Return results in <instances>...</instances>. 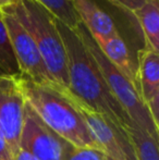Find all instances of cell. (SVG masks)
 Wrapping results in <instances>:
<instances>
[{"instance_id": "4fadbf2b", "label": "cell", "mask_w": 159, "mask_h": 160, "mask_svg": "<svg viewBox=\"0 0 159 160\" xmlns=\"http://www.w3.org/2000/svg\"><path fill=\"white\" fill-rule=\"evenodd\" d=\"M136 160H159V141L134 124L125 128Z\"/></svg>"}, {"instance_id": "5bb4252c", "label": "cell", "mask_w": 159, "mask_h": 160, "mask_svg": "<svg viewBox=\"0 0 159 160\" xmlns=\"http://www.w3.org/2000/svg\"><path fill=\"white\" fill-rule=\"evenodd\" d=\"M34 1L44 7L55 17V19L59 20L64 25L72 30H75L81 23L71 0H34Z\"/></svg>"}, {"instance_id": "ba28073f", "label": "cell", "mask_w": 159, "mask_h": 160, "mask_svg": "<svg viewBox=\"0 0 159 160\" xmlns=\"http://www.w3.org/2000/svg\"><path fill=\"white\" fill-rule=\"evenodd\" d=\"M80 107L94 141L107 157L115 160H136L124 128L115 124L108 117L88 109L81 102Z\"/></svg>"}, {"instance_id": "3957f363", "label": "cell", "mask_w": 159, "mask_h": 160, "mask_svg": "<svg viewBox=\"0 0 159 160\" xmlns=\"http://www.w3.org/2000/svg\"><path fill=\"white\" fill-rule=\"evenodd\" d=\"M1 11L19 20L34 39L53 82L69 89L66 47L55 17L34 0H19L17 4Z\"/></svg>"}, {"instance_id": "8fae6325", "label": "cell", "mask_w": 159, "mask_h": 160, "mask_svg": "<svg viewBox=\"0 0 159 160\" xmlns=\"http://www.w3.org/2000/svg\"><path fill=\"white\" fill-rule=\"evenodd\" d=\"M138 94L146 107L159 96V51L143 47L137 50Z\"/></svg>"}, {"instance_id": "52a82bcc", "label": "cell", "mask_w": 159, "mask_h": 160, "mask_svg": "<svg viewBox=\"0 0 159 160\" xmlns=\"http://www.w3.org/2000/svg\"><path fill=\"white\" fill-rule=\"evenodd\" d=\"M24 108L25 98L19 74H0V133L14 158L20 152Z\"/></svg>"}, {"instance_id": "30bf717a", "label": "cell", "mask_w": 159, "mask_h": 160, "mask_svg": "<svg viewBox=\"0 0 159 160\" xmlns=\"http://www.w3.org/2000/svg\"><path fill=\"white\" fill-rule=\"evenodd\" d=\"M97 45L107 59L124 74L125 78L134 85L136 91L138 92L137 53H134L129 42L121 35V33L106 40L97 42Z\"/></svg>"}, {"instance_id": "8992f818", "label": "cell", "mask_w": 159, "mask_h": 160, "mask_svg": "<svg viewBox=\"0 0 159 160\" xmlns=\"http://www.w3.org/2000/svg\"><path fill=\"white\" fill-rule=\"evenodd\" d=\"M0 15L10 36L20 75L38 84L55 83L47 71L38 48L31 34L11 13L0 11Z\"/></svg>"}, {"instance_id": "6da1fadb", "label": "cell", "mask_w": 159, "mask_h": 160, "mask_svg": "<svg viewBox=\"0 0 159 160\" xmlns=\"http://www.w3.org/2000/svg\"><path fill=\"white\" fill-rule=\"evenodd\" d=\"M67 52L69 91L82 105L108 117L115 124L127 128L131 120L112 95L99 67L77 30L56 19Z\"/></svg>"}, {"instance_id": "277c9868", "label": "cell", "mask_w": 159, "mask_h": 160, "mask_svg": "<svg viewBox=\"0 0 159 160\" xmlns=\"http://www.w3.org/2000/svg\"><path fill=\"white\" fill-rule=\"evenodd\" d=\"M75 30L79 33L85 46L93 55L111 93L120 103L125 113L127 114L132 124L146 131L154 138L159 141V128L154 123L148 109L143 103L140 94L136 91L134 85L125 78L122 72H120L107 59L106 56L98 47L97 42L82 23H80Z\"/></svg>"}, {"instance_id": "5b68a950", "label": "cell", "mask_w": 159, "mask_h": 160, "mask_svg": "<svg viewBox=\"0 0 159 160\" xmlns=\"http://www.w3.org/2000/svg\"><path fill=\"white\" fill-rule=\"evenodd\" d=\"M74 146L48 128L25 101L20 150L37 160H67Z\"/></svg>"}, {"instance_id": "ac0fdd59", "label": "cell", "mask_w": 159, "mask_h": 160, "mask_svg": "<svg viewBox=\"0 0 159 160\" xmlns=\"http://www.w3.org/2000/svg\"><path fill=\"white\" fill-rule=\"evenodd\" d=\"M0 160H14V157L9 149L1 133H0Z\"/></svg>"}, {"instance_id": "d6986e66", "label": "cell", "mask_w": 159, "mask_h": 160, "mask_svg": "<svg viewBox=\"0 0 159 160\" xmlns=\"http://www.w3.org/2000/svg\"><path fill=\"white\" fill-rule=\"evenodd\" d=\"M14 160H37V159H35L32 155L28 154L25 150H20V152L14 158Z\"/></svg>"}, {"instance_id": "e0dca14e", "label": "cell", "mask_w": 159, "mask_h": 160, "mask_svg": "<svg viewBox=\"0 0 159 160\" xmlns=\"http://www.w3.org/2000/svg\"><path fill=\"white\" fill-rule=\"evenodd\" d=\"M115 6L119 7L122 10H125L130 13H133L135 10L140 9L146 0H108Z\"/></svg>"}, {"instance_id": "ffe728a7", "label": "cell", "mask_w": 159, "mask_h": 160, "mask_svg": "<svg viewBox=\"0 0 159 160\" xmlns=\"http://www.w3.org/2000/svg\"><path fill=\"white\" fill-rule=\"evenodd\" d=\"M17 2H19V0H0V11L6 10V9L17 4Z\"/></svg>"}, {"instance_id": "44dd1931", "label": "cell", "mask_w": 159, "mask_h": 160, "mask_svg": "<svg viewBox=\"0 0 159 160\" xmlns=\"http://www.w3.org/2000/svg\"><path fill=\"white\" fill-rule=\"evenodd\" d=\"M106 160H115V159H111V158H109V157H107Z\"/></svg>"}, {"instance_id": "7a4b0ae2", "label": "cell", "mask_w": 159, "mask_h": 160, "mask_svg": "<svg viewBox=\"0 0 159 160\" xmlns=\"http://www.w3.org/2000/svg\"><path fill=\"white\" fill-rule=\"evenodd\" d=\"M25 101L53 132L75 147L99 149L81 111L80 101L56 83L38 84L19 74Z\"/></svg>"}, {"instance_id": "7c38bea8", "label": "cell", "mask_w": 159, "mask_h": 160, "mask_svg": "<svg viewBox=\"0 0 159 160\" xmlns=\"http://www.w3.org/2000/svg\"><path fill=\"white\" fill-rule=\"evenodd\" d=\"M134 15L144 35V47L159 51V0H146Z\"/></svg>"}, {"instance_id": "9a60e30c", "label": "cell", "mask_w": 159, "mask_h": 160, "mask_svg": "<svg viewBox=\"0 0 159 160\" xmlns=\"http://www.w3.org/2000/svg\"><path fill=\"white\" fill-rule=\"evenodd\" d=\"M0 69L4 74L9 75L19 74V68L11 45L10 36L1 15H0Z\"/></svg>"}, {"instance_id": "9c48e42d", "label": "cell", "mask_w": 159, "mask_h": 160, "mask_svg": "<svg viewBox=\"0 0 159 160\" xmlns=\"http://www.w3.org/2000/svg\"><path fill=\"white\" fill-rule=\"evenodd\" d=\"M71 2L81 23L97 42L120 34L117 22L98 0H71Z\"/></svg>"}, {"instance_id": "2e32d148", "label": "cell", "mask_w": 159, "mask_h": 160, "mask_svg": "<svg viewBox=\"0 0 159 160\" xmlns=\"http://www.w3.org/2000/svg\"><path fill=\"white\" fill-rule=\"evenodd\" d=\"M106 155L97 148L74 146L67 160H106Z\"/></svg>"}, {"instance_id": "7402d4cb", "label": "cell", "mask_w": 159, "mask_h": 160, "mask_svg": "<svg viewBox=\"0 0 159 160\" xmlns=\"http://www.w3.org/2000/svg\"><path fill=\"white\" fill-rule=\"evenodd\" d=\"M0 74H4L3 72H2V70H1V69H0Z\"/></svg>"}]
</instances>
